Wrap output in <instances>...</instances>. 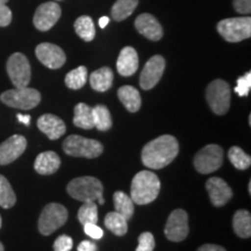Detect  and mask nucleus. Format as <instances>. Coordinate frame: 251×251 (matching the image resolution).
Here are the masks:
<instances>
[{
	"mask_svg": "<svg viewBox=\"0 0 251 251\" xmlns=\"http://www.w3.org/2000/svg\"><path fill=\"white\" fill-rule=\"evenodd\" d=\"M118 97L120 101L124 103L126 109L130 113L137 112L141 108V105H142L141 94L134 86H121L118 91Z\"/></svg>",
	"mask_w": 251,
	"mask_h": 251,
	"instance_id": "obj_22",
	"label": "nucleus"
},
{
	"mask_svg": "<svg viewBox=\"0 0 251 251\" xmlns=\"http://www.w3.org/2000/svg\"><path fill=\"white\" fill-rule=\"evenodd\" d=\"M27 148V140L23 135H13L0 144V165H7L18 159Z\"/></svg>",
	"mask_w": 251,
	"mask_h": 251,
	"instance_id": "obj_15",
	"label": "nucleus"
},
{
	"mask_svg": "<svg viewBox=\"0 0 251 251\" xmlns=\"http://www.w3.org/2000/svg\"><path fill=\"white\" fill-rule=\"evenodd\" d=\"M155 249V238L149 231H144L139 236V247L136 251H153Z\"/></svg>",
	"mask_w": 251,
	"mask_h": 251,
	"instance_id": "obj_35",
	"label": "nucleus"
},
{
	"mask_svg": "<svg viewBox=\"0 0 251 251\" xmlns=\"http://www.w3.org/2000/svg\"><path fill=\"white\" fill-rule=\"evenodd\" d=\"M98 201H99L100 205H102V203H105V199H103V197H101V198H99Z\"/></svg>",
	"mask_w": 251,
	"mask_h": 251,
	"instance_id": "obj_44",
	"label": "nucleus"
},
{
	"mask_svg": "<svg viewBox=\"0 0 251 251\" xmlns=\"http://www.w3.org/2000/svg\"><path fill=\"white\" fill-rule=\"evenodd\" d=\"M233 228L235 234L241 238H249L251 236V214L249 211L240 209L234 214Z\"/></svg>",
	"mask_w": 251,
	"mask_h": 251,
	"instance_id": "obj_24",
	"label": "nucleus"
},
{
	"mask_svg": "<svg viewBox=\"0 0 251 251\" xmlns=\"http://www.w3.org/2000/svg\"><path fill=\"white\" fill-rule=\"evenodd\" d=\"M37 127L49 140H58L67 131L64 121L54 114H43L37 120Z\"/></svg>",
	"mask_w": 251,
	"mask_h": 251,
	"instance_id": "obj_18",
	"label": "nucleus"
},
{
	"mask_svg": "<svg viewBox=\"0 0 251 251\" xmlns=\"http://www.w3.org/2000/svg\"><path fill=\"white\" fill-rule=\"evenodd\" d=\"M0 228H1V216H0Z\"/></svg>",
	"mask_w": 251,
	"mask_h": 251,
	"instance_id": "obj_48",
	"label": "nucleus"
},
{
	"mask_svg": "<svg viewBox=\"0 0 251 251\" xmlns=\"http://www.w3.org/2000/svg\"><path fill=\"white\" fill-rule=\"evenodd\" d=\"M109 24V18L108 17H101L99 19V26L100 28H105Z\"/></svg>",
	"mask_w": 251,
	"mask_h": 251,
	"instance_id": "obj_43",
	"label": "nucleus"
},
{
	"mask_svg": "<svg viewBox=\"0 0 251 251\" xmlns=\"http://www.w3.org/2000/svg\"><path fill=\"white\" fill-rule=\"evenodd\" d=\"M115 212L121 214L126 220H129L134 214V201L129 196L122 191H117L113 196Z\"/></svg>",
	"mask_w": 251,
	"mask_h": 251,
	"instance_id": "obj_25",
	"label": "nucleus"
},
{
	"mask_svg": "<svg viewBox=\"0 0 251 251\" xmlns=\"http://www.w3.org/2000/svg\"><path fill=\"white\" fill-rule=\"evenodd\" d=\"M7 1H8V0H0V2H1V4H6Z\"/></svg>",
	"mask_w": 251,
	"mask_h": 251,
	"instance_id": "obj_46",
	"label": "nucleus"
},
{
	"mask_svg": "<svg viewBox=\"0 0 251 251\" xmlns=\"http://www.w3.org/2000/svg\"><path fill=\"white\" fill-rule=\"evenodd\" d=\"M74 125L78 128L86 130L94 128L92 107H90L89 105L84 102L77 103L76 107H75Z\"/></svg>",
	"mask_w": 251,
	"mask_h": 251,
	"instance_id": "obj_23",
	"label": "nucleus"
},
{
	"mask_svg": "<svg viewBox=\"0 0 251 251\" xmlns=\"http://www.w3.org/2000/svg\"><path fill=\"white\" fill-rule=\"evenodd\" d=\"M218 31L228 42H241L251 36V18L240 17L224 19L218 24Z\"/></svg>",
	"mask_w": 251,
	"mask_h": 251,
	"instance_id": "obj_5",
	"label": "nucleus"
},
{
	"mask_svg": "<svg viewBox=\"0 0 251 251\" xmlns=\"http://www.w3.org/2000/svg\"><path fill=\"white\" fill-rule=\"evenodd\" d=\"M179 152V143L172 135H162L150 141L142 149V163L147 168L158 170L168 166Z\"/></svg>",
	"mask_w": 251,
	"mask_h": 251,
	"instance_id": "obj_1",
	"label": "nucleus"
},
{
	"mask_svg": "<svg viewBox=\"0 0 251 251\" xmlns=\"http://www.w3.org/2000/svg\"><path fill=\"white\" fill-rule=\"evenodd\" d=\"M63 150L69 156L97 158L103 151V146L98 141L79 135H70L63 142Z\"/></svg>",
	"mask_w": 251,
	"mask_h": 251,
	"instance_id": "obj_4",
	"label": "nucleus"
},
{
	"mask_svg": "<svg viewBox=\"0 0 251 251\" xmlns=\"http://www.w3.org/2000/svg\"><path fill=\"white\" fill-rule=\"evenodd\" d=\"M59 166H61V158L55 151H45L40 153L34 163L35 171L43 176L55 174L57 172Z\"/></svg>",
	"mask_w": 251,
	"mask_h": 251,
	"instance_id": "obj_20",
	"label": "nucleus"
},
{
	"mask_svg": "<svg viewBox=\"0 0 251 251\" xmlns=\"http://www.w3.org/2000/svg\"><path fill=\"white\" fill-rule=\"evenodd\" d=\"M128 220H126L121 214L117 212H111L106 215L105 218V226L107 229L112 231L117 236H122L126 235L128 231Z\"/></svg>",
	"mask_w": 251,
	"mask_h": 251,
	"instance_id": "obj_29",
	"label": "nucleus"
},
{
	"mask_svg": "<svg viewBox=\"0 0 251 251\" xmlns=\"http://www.w3.org/2000/svg\"><path fill=\"white\" fill-rule=\"evenodd\" d=\"M69 216L68 209L61 203H48L39 219V230L45 236L51 235L67 222Z\"/></svg>",
	"mask_w": 251,
	"mask_h": 251,
	"instance_id": "obj_7",
	"label": "nucleus"
},
{
	"mask_svg": "<svg viewBox=\"0 0 251 251\" xmlns=\"http://www.w3.org/2000/svg\"><path fill=\"white\" fill-rule=\"evenodd\" d=\"M0 251H4V246H2L1 242H0Z\"/></svg>",
	"mask_w": 251,
	"mask_h": 251,
	"instance_id": "obj_45",
	"label": "nucleus"
},
{
	"mask_svg": "<svg viewBox=\"0 0 251 251\" xmlns=\"http://www.w3.org/2000/svg\"><path fill=\"white\" fill-rule=\"evenodd\" d=\"M251 89V72H247L242 77H240L236 81L235 92L240 97H246L249 94Z\"/></svg>",
	"mask_w": 251,
	"mask_h": 251,
	"instance_id": "obj_34",
	"label": "nucleus"
},
{
	"mask_svg": "<svg viewBox=\"0 0 251 251\" xmlns=\"http://www.w3.org/2000/svg\"><path fill=\"white\" fill-rule=\"evenodd\" d=\"M75 30L77 35L86 42H91L96 36V27L93 20L87 15L79 17L75 23Z\"/></svg>",
	"mask_w": 251,
	"mask_h": 251,
	"instance_id": "obj_27",
	"label": "nucleus"
},
{
	"mask_svg": "<svg viewBox=\"0 0 251 251\" xmlns=\"http://www.w3.org/2000/svg\"><path fill=\"white\" fill-rule=\"evenodd\" d=\"M67 191L74 199L79 200L81 202H89L96 201L102 197L103 187L98 178L86 176V177H78L72 179L68 184Z\"/></svg>",
	"mask_w": 251,
	"mask_h": 251,
	"instance_id": "obj_3",
	"label": "nucleus"
},
{
	"mask_svg": "<svg viewBox=\"0 0 251 251\" xmlns=\"http://www.w3.org/2000/svg\"><path fill=\"white\" fill-rule=\"evenodd\" d=\"M193 163L194 168L199 174H212L222 166L224 149L218 144H208L196 153Z\"/></svg>",
	"mask_w": 251,
	"mask_h": 251,
	"instance_id": "obj_8",
	"label": "nucleus"
},
{
	"mask_svg": "<svg viewBox=\"0 0 251 251\" xmlns=\"http://www.w3.org/2000/svg\"><path fill=\"white\" fill-rule=\"evenodd\" d=\"M198 251H227L224 247L216 244H203L198 249Z\"/></svg>",
	"mask_w": 251,
	"mask_h": 251,
	"instance_id": "obj_41",
	"label": "nucleus"
},
{
	"mask_svg": "<svg viewBox=\"0 0 251 251\" xmlns=\"http://www.w3.org/2000/svg\"><path fill=\"white\" fill-rule=\"evenodd\" d=\"M74 241L68 235H61L55 240L54 251H71Z\"/></svg>",
	"mask_w": 251,
	"mask_h": 251,
	"instance_id": "obj_36",
	"label": "nucleus"
},
{
	"mask_svg": "<svg viewBox=\"0 0 251 251\" xmlns=\"http://www.w3.org/2000/svg\"><path fill=\"white\" fill-rule=\"evenodd\" d=\"M12 21V11L0 2V27H7Z\"/></svg>",
	"mask_w": 251,
	"mask_h": 251,
	"instance_id": "obj_39",
	"label": "nucleus"
},
{
	"mask_svg": "<svg viewBox=\"0 0 251 251\" xmlns=\"http://www.w3.org/2000/svg\"><path fill=\"white\" fill-rule=\"evenodd\" d=\"M134 26L141 35L151 41H159L164 34L162 25L153 15L149 13L140 14L135 20Z\"/></svg>",
	"mask_w": 251,
	"mask_h": 251,
	"instance_id": "obj_17",
	"label": "nucleus"
},
{
	"mask_svg": "<svg viewBox=\"0 0 251 251\" xmlns=\"http://www.w3.org/2000/svg\"><path fill=\"white\" fill-rule=\"evenodd\" d=\"M78 220L83 226L87 224H97L99 220L97 203L94 201L83 202L78 211Z\"/></svg>",
	"mask_w": 251,
	"mask_h": 251,
	"instance_id": "obj_33",
	"label": "nucleus"
},
{
	"mask_svg": "<svg viewBox=\"0 0 251 251\" xmlns=\"http://www.w3.org/2000/svg\"><path fill=\"white\" fill-rule=\"evenodd\" d=\"M165 59L161 55H155L144 65L140 76V85L143 90H151L155 87L164 74Z\"/></svg>",
	"mask_w": 251,
	"mask_h": 251,
	"instance_id": "obj_12",
	"label": "nucleus"
},
{
	"mask_svg": "<svg viewBox=\"0 0 251 251\" xmlns=\"http://www.w3.org/2000/svg\"><path fill=\"white\" fill-rule=\"evenodd\" d=\"M188 231V215L184 209H176L169 215L166 221L164 233L168 240L172 242H181L187 237Z\"/></svg>",
	"mask_w": 251,
	"mask_h": 251,
	"instance_id": "obj_11",
	"label": "nucleus"
},
{
	"mask_svg": "<svg viewBox=\"0 0 251 251\" xmlns=\"http://www.w3.org/2000/svg\"><path fill=\"white\" fill-rule=\"evenodd\" d=\"M77 250L78 251H98V248H97V246L93 242H91V241H83V242L79 243Z\"/></svg>",
	"mask_w": 251,
	"mask_h": 251,
	"instance_id": "obj_40",
	"label": "nucleus"
},
{
	"mask_svg": "<svg viewBox=\"0 0 251 251\" xmlns=\"http://www.w3.org/2000/svg\"><path fill=\"white\" fill-rule=\"evenodd\" d=\"M206 99L216 115H224L230 107V89L222 79L213 80L206 90Z\"/></svg>",
	"mask_w": 251,
	"mask_h": 251,
	"instance_id": "obj_9",
	"label": "nucleus"
},
{
	"mask_svg": "<svg viewBox=\"0 0 251 251\" xmlns=\"http://www.w3.org/2000/svg\"><path fill=\"white\" fill-rule=\"evenodd\" d=\"M235 11L237 13L247 15L251 12V0H233Z\"/></svg>",
	"mask_w": 251,
	"mask_h": 251,
	"instance_id": "obj_38",
	"label": "nucleus"
},
{
	"mask_svg": "<svg viewBox=\"0 0 251 251\" xmlns=\"http://www.w3.org/2000/svg\"><path fill=\"white\" fill-rule=\"evenodd\" d=\"M6 69H7L9 79L18 89L27 87L30 83L31 69L29 61L21 52H15L8 58Z\"/></svg>",
	"mask_w": 251,
	"mask_h": 251,
	"instance_id": "obj_10",
	"label": "nucleus"
},
{
	"mask_svg": "<svg viewBox=\"0 0 251 251\" xmlns=\"http://www.w3.org/2000/svg\"><path fill=\"white\" fill-rule=\"evenodd\" d=\"M84 231L86 235H89L93 240H100L103 236L102 229L98 227L97 224H87L84 225Z\"/></svg>",
	"mask_w": 251,
	"mask_h": 251,
	"instance_id": "obj_37",
	"label": "nucleus"
},
{
	"mask_svg": "<svg viewBox=\"0 0 251 251\" xmlns=\"http://www.w3.org/2000/svg\"><path fill=\"white\" fill-rule=\"evenodd\" d=\"M0 100L12 108L24 109L28 111L36 107L41 101V94L37 90L30 87H15L13 90H8L1 93Z\"/></svg>",
	"mask_w": 251,
	"mask_h": 251,
	"instance_id": "obj_6",
	"label": "nucleus"
},
{
	"mask_svg": "<svg viewBox=\"0 0 251 251\" xmlns=\"http://www.w3.org/2000/svg\"><path fill=\"white\" fill-rule=\"evenodd\" d=\"M228 158L237 170H247L251 165V157L240 147H231L228 151Z\"/></svg>",
	"mask_w": 251,
	"mask_h": 251,
	"instance_id": "obj_32",
	"label": "nucleus"
},
{
	"mask_svg": "<svg viewBox=\"0 0 251 251\" xmlns=\"http://www.w3.org/2000/svg\"><path fill=\"white\" fill-rule=\"evenodd\" d=\"M113 79H114V74H113L112 69L108 67H103L91 74L90 84L94 91L106 92V91L112 87Z\"/></svg>",
	"mask_w": 251,
	"mask_h": 251,
	"instance_id": "obj_21",
	"label": "nucleus"
},
{
	"mask_svg": "<svg viewBox=\"0 0 251 251\" xmlns=\"http://www.w3.org/2000/svg\"><path fill=\"white\" fill-rule=\"evenodd\" d=\"M139 5V0H117L113 5L111 14L115 21H122L130 17Z\"/></svg>",
	"mask_w": 251,
	"mask_h": 251,
	"instance_id": "obj_26",
	"label": "nucleus"
},
{
	"mask_svg": "<svg viewBox=\"0 0 251 251\" xmlns=\"http://www.w3.org/2000/svg\"><path fill=\"white\" fill-rule=\"evenodd\" d=\"M249 193H251V181H249Z\"/></svg>",
	"mask_w": 251,
	"mask_h": 251,
	"instance_id": "obj_47",
	"label": "nucleus"
},
{
	"mask_svg": "<svg viewBox=\"0 0 251 251\" xmlns=\"http://www.w3.org/2000/svg\"><path fill=\"white\" fill-rule=\"evenodd\" d=\"M206 190L209 194L212 205L214 207L225 206L233 198V191L222 178H209L206 183Z\"/></svg>",
	"mask_w": 251,
	"mask_h": 251,
	"instance_id": "obj_16",
	"label": "nucleus"
},
{
	"mask_svg": "<svg viewBox=\"0 0 251 251\" xmlns=\"http://www.w3.org/2000/svg\"><path fill=\"white\" fill-rule=\"evenodd\" d=\"M61 15L62 9L57 2H45L37 7L35 14H34V26L41 31H47L57 24Z\"/></svg>",
	"mask_w": 251,
	"mask_h": 251,
	"instance_id": "obj_13",
	"label": "nucleus"
},
{
	"mask_svg": "<svg viewBox=\"0 0 251 251\" xmlns=\"http://www.w3.org/2000/svg\"><path fill=\"white\" fill-rule=\"evenodd\" d=\"M161 191V181L157 175L144 170L134 176L130 186V198L136 205H148L155 201Z\"/></svg>",
	"mask_w": 251,
	"mask_h": 251,
	"instance_id": "obj_2",
	"label": "nucleus"
},
{
	"mask_svg": "<svg viewBox=\"0 0 251 251\" xmlns=\"http://www.w3.org/2000/svg\"><path fill=\"white\" fill-rule=\"evenodd\" d=\"M18 120L21 122V124H25L26 126H28L30 124V115H23V114H18L17 115Z\"/></svg>",
	"mask_w": 251,
	"mask_h": 251,
	"instance_id": "obj_42",
	"label": "nucleus"
},
{
	"mask_svg": "<svg viewBox=\"0 0 251 251\" xmlns=\"http://www.w3.org/2000/svg\"><path fill=\"white\" fill-rule=\"evenodd\" d=\"M118 72L124 77L133 76L139 69V56L133 47H125L117 61Z\"/></svg>",
	"mask_w": 251,
	"mask_h": 251,
	"instance_id": "obj_19",
	"label": "nucleus"
},
{
	"mask_svg": "<svg viewBox=\"0 0 251 251\" xmlns=\"http://www.w3.org/2000/svg\"><path fill=\"white\" fill-rule=\"evenodd\" d=\"M92 111L94 127L100 131H107L111 129L113 121L108 108L103 105H97L96 107L92 108Z\"/></svg>",
	"mask_w": 251,
	"mask_h": 251,
	"instance_id": "obj_28",
	"label": "nucleus"
},
{
	"mask_svg": "<svg viewBox=\"0 0 251 251\" xmlns=\"http://www.w3.org/2000/svg\"><path fill=\"white\" fill-rule=\"evenodd\" d=\"M87 81V69L78 67L65 76V85L71 90H79Z\"/></svg>",
	"mask_w": 251,
	"mask_h": 251,
	"instance_id": "obj_30",
	"label": "nucleus"
},
{
	"mask_svg": "<svg viewBox=\"0 0 251 251\" xmlns=\"http://www.w3.org/2000/svg\"><path fill=\"white\" fill-rule=\"evenodd\" d=\"M36 57L39 61L49 69H59L64 65L67 56L58 46L52 43H41L35 49Z\"/></svg>",
	"mask_w": 251,
	"mask_h": 251,
	"instance_id": "obj_14",
	"label": "nucleus"
},
{
	"mask_svg": "<svg viewBox=\"0 0 251 251\" xmlns=\"http://www.w3.org/2000/svg\"><path fill=\"white\" fill-rule=\"evenodd\" d=\"M15 202H17V196L13 188L4 176L0 175V206L2 208H11L15 205Z\"/></svg>",
	"mask_w": 251,
	"mask_h": 251,
	"instance_id": "obj_31",
	"label": "nucleus"
}]
</instances>
